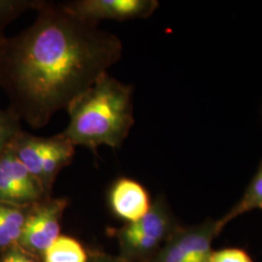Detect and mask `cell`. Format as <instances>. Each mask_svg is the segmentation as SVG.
Instances as JSON below:
<instances>
[{"mask_svg":"<svg viewBox=\"0 0 262 262\" xmlns=\"http://www.w3.org/2000/svg\"><path fill=\"white\" fill-rule=\"evenodd\" d=\"M36 12L30 27L0 39V86L10 110L40 128L119 62L122 43L60 3L43 0Z\"/></svg>","mask_w":262,"mask_h":262,"instance_id":"obj_1","label":"cell"},{"mask_svg":"<svg viewBox=\"0 0 262 262\" xmlns=\"http://www.w3.org/2000/svg\"><path fill=\"white\" fill-rule=\"evenodd\" d=\"M66 111L69 122L61 133L75 147L94 154L101 146L119 149L135 123L133 86L104 73Z\"/></svg>","mask_w":262,"mask_h":262,"instance_id":"obj_2","label":"cell"},{"mask_svg":"<svg viewBox=\"0 0 262 262\" xmlns=\"http://www.w3.org/2000/svg\"><path fill=\"white\" fill-rule=\"evenodd\" d=\"M9 147L46 191L75 156V146L62 133L38 137L21 130Z\"/></svg>","mask_w":262,"mask_h":262,"instance_id":"obj_3","label":"cell"},{"mask_svg":"<svg viewBox=\"0 0 262 262\" xmlns=\"http://www.w3.org/2000/svg\"><path fill=\"white\" fill-rule=\"evenodd\" d=\"M60 4L68 14L94 25L102 20L147 19L159 6L157 0H75Z\"/></svg>","mask_w":262,"mask_h":262,"instance_id":"obj_4","label":"cell"},{"mask_svg":"<svg viewBox=\"0 0 262 262\" xmlns=\"http://www.w3.org/2000/svg\"><path fill=\"white\" fill-rule=\"evenodd\" d=\"M46 193L44 187L8 147L0 155V202L35 204Z\"/></svg>","mask_w":262,"mask_h":262,"instance_id":"obj_5","label":"cell"},{"mask_svg":"<svg viewBox=\"0 0 262 262\" xmlns=\"http://www.w3.org/2000/svg\"><path fill=\"white\" fill-rule=\"evenodd\" d=\"M217 235L216 221L213 220L184 230L161 252L158 262H209L212 243Z\"/></svg>","mask_w":262,"mask_h":262,"instance_id":"obj_6","label":"cell"},{"mask_svg":"<svg viewBox=\"0 0 262 262\" xmlns=\"http://www.w3.org/2000/svg\"><path fill=\"white\" fill-rule=\"evenodd\" d=\"M110 204L114 213L129 224L140 220L151 206L146 188L128 178L120 179L114 184L110 192Z\"/></svg>","mask_w":262,"mask_h":262,"instance_id":"obj_7","label":"cell"},{"mask_svg":"<svg viewBox=\"0 0 262 262\" xmlns=\"http://www.w3.org/2000/svg\"><path fill=\"white\" fill-rule=\"evenodd\" d=\"M253 210H262V160L240 200L223 217L216 221L219 234L234 219Z\"/></svg>","mask_w":262,"mask_h":262,"instance_id":"obj_8","label":"cell"},{"mask_svg":"<svg viewBox=\"0 0 262 262\" xmlns=\"http://www.w3.org/2000/svg\"><path fill=\"white\" fill-rule=\"evenodd\" d=\"M45 262H86V254L74 239L58 236L45 251Z\"/></svg>","mask_w":262,"mask_h":262,"instance_id":"obj_9","label":"cell"},{"mask_svg":"<svg viewBox=\"0 0 262 262\" xmlns=\"http://www.w3.org/2000/svg\"><path fill=\"white\" fill-rule=\"evenodd\" d=\"M43 0H0V39L3 31L13 20L28 10H36Z\"/></svg>","mask_w":262,"mask_h":262,"instance_id":"obj_10","label":"cell"},{"mask_svg":"<svg viewBox=\"0 0 262 262\" xmlns=\"http://www.w3.org/2000/svg\"><path fill=\"white\" fill-rule=\"evenodd\" d=\"M20 121L19 117L9 108L7 110H0V155L9 147L14 138L23 130Z\"/></svg>","mask_w":262,"mask_h":262,"instance_id":"obj_11","label":"cell"},{"mask_svg":"<svg viewBox=\"0 0 262 262\" xmlns=\"http://www.w3.org/2000/svg\"><path fill=\"white\" fill-rule=\"evenodd\" d=\"M20 239L27 247L40 252H45L53 243L43 233L37 223L30 214L27 215Z\"/></svg>","mask_w":262,"mask_h":262,"instance_id":"obj_12","label":"cell"},{"mask_svg":"<svg viewBox=\"0 0 262 262\" xmlns=\"http://www.w3.org/2000/svg\"><path fill=\"white\" fill-rule=\"evenodd\" d=\"M123 237L131 249L141 253L154 250L160 242L159 240L154 237L130 231L127 228L123 230Z\"/></svg>","mask_w":262,"mask_h":262,"instance_id":"obj_13","label":"cell"},{"mask_svg":"<svg viewBox=\"0 0 262 262\" xmlns=\"http://www.w3.org/2000/svg\"><path fill=\"white\" fill-rule=\"evenodd\" d=\"M209 262H253L251 256L241 249H224L212 252Z\"/></svg>","mask_w":262,"mask_h":262,"instance_id":"obj_14","label":"cell"},{"mask_svg":"<svg viewBox=\"0 0 262 262\" xmlns=\"http://www.w3.org/2000/svg\"><path fill=\"white\" fill-rule=\"evenodd\" d=\"M13 242L14 240L11 231L0 215V247H6Z\"/></svg>","mask_w":262,"mask_h":262,"instance_id":"obj_15","label":"cell"},{"mask_svg":"<svg viewBox=\"0 0 262 262\" xmlns=\"http://www.w3.org/2000/svg\"><path fill=\"white\" fill-rule=\"evenodd\" d=\"M2 262H32L24 254L19 253H11L5 256Z\"/></svg>","mask_w":262,"mask_h":262,"instance_id":"obj_16","label":"cell"},{"mask_svg":"<svg viewBox=\"0 0 262 262\" xmlns=\"http://www.w3.org/2000/svg\"><path fill=\"white\" fill-rule=\"evenodd\" d=\"M94 262H120V261H115V260H111V259H96L95 261Z\"/></svg>","mask_w":262,"mask_h":262,"instance_id":"obj_17","label":"cell"}]
</instances>
